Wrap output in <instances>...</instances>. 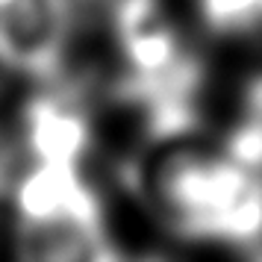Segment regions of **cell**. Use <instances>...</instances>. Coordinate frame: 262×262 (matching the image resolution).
<instances>
[{
  "mask_svg": "<svg viewBox=\"0 0 262 262\" xmlns=\"http://www.w3.org/2000/svg\"><path fill=\"white\" fill-rule=\"evenodd\" d=\"M154 203L183 242L262 245V168L230 150H177L154 177Z\"/></svg>",
  "mask_w": 262,
  "mask_h": 262,
  "instance_id": "6da1fadb",
  "label": "cell"
},
{
  "mask_svg": "<svg viewBox=\"0 0 262 262\" xmlns=\"http://www.w3.org/2000/svg\"><path fill=\"white\" fill-rule=\"evenodd\" d=\"M12 248L21 259H109L103 203L74 162H30L9 189Z\"/></svg>",
  "mask_w": 262,
  "mask_h": 262,
  "instance_id": "7a4b0ae2",
  "label": "cell"
},
{
  "mask_svg": "<svg viewBox=\"0 0 262 262\" xmlns=\"http://www.w3.org/2000/svg\"><path fill=\"white\" fill-rule=\"evenodd\" d=\"M83 0H0V74L33 85L65 77Z\"/></svg>",
  "mask_w": 262,
  "mask_h": 262,
  "instance_id": "3957f363",
  "label": "cell"
},
{
  "mask_svg": "<svg viewBox=\"0 0 262 262\" xmlns=\"http://www.w3.org/2000/svg\"><path fill=\"white\" fill-rule=\"evenodd\" d=\"M21 147L30 162L83 165L95 124L85 92L68 77L38 85L21 106Z\"/></svg>",
  "mask_w": 262,
  "mask_h": 262,
  "instance_id": "277c9868",
  "label": "cell"
},
{
  "mask_svg": "<svg viewBox=\"0 0 262 262\" xmlns=\"http://www.w3.org/2000/svg\"><path fill=\"white\" fill-rule=\"evenodd\" d=\"M198 12L218 36H248L262 30V0H198Z\"/></svg>",
  "mask_w": 262,
  "mask_h": 262,
  "instance_id": "5b68a950",
  "label": "cell"
},
{
  "mask_svg": "<svg viewBox=\"0 0 262 262\" xmlns=\"http://www.w3.org/2000/svg\"><path fill=\"white\" fill-rule=\"evenodd\" d=\"M15 174H18V168H15V150H12V144L6 142L3 130H0V201L9 198Z\"/></svg>",
  "mask_w": 262,
  "mask_h": 262,
  "instance_id": "8992f818",
  "label": "cell"
}]
</instances>
